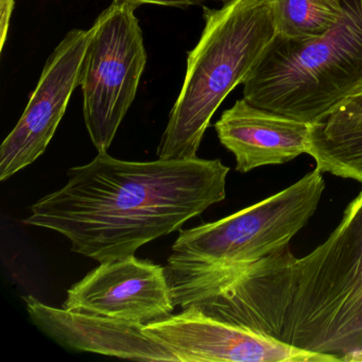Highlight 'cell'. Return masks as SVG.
<instances>
[{
    "label": "cell",
    "instance_id": "obj_1",
    "mask_svg": "<svg viewBox=\"0 0 362 362\" xmlns=\"http://www.w3.org/2000/svg\"><path fill=\"white\" fill-rule=\"evenodd\" d=\"M228 173L218 158L139 163L101 151L69 169L66 185L23 222L63 235L71 251L100 264L128 257L223 201Z\"/></svg>",
    "mask_w": 362,
    "mask_h": 362
},
{
    "label": "cell",
    "instance_id": "obj_2",
    "mask_svg": "<svg viewBox=\"0 0 362 362\" xmlns=\"http://www.w3.org/2000/svg\"><path fill=\"white\" fill-rule=\"evenodd\" d=\"M262 283L267 336L340 360L362 351V190L308 255L262 258Z\"/></svg>",
    "mask_w": 362,
    "mask_h": 362
},
{
    "label": "cell",
    "instance_id": "obj_3",
    "mask_svg": "<svg viewBox=\"0 0 362 362\" xmlns=\"http://www.w3.org/2000/svg\"><path fill=\"white\" fill-rule=\"evenodd\" d=\"M243 86L256 107L322 122L362 90V0H341L339 20L319 37L275 35Z\"/></svg>",
    "mask_w": 362,
    "mask_h": 362
},
{
    "label": "cell",
    "instance_id": "obj_4",
    "mask_svg": "<svg viewBox=\"0 0 362 362\" xmlns=\"http://www.w3.org/2000/svg\"><path fill=\"white\" fill-rule=\"evenodd\" d=\"M204 29L189 52L181 93L158 147L162 160L197 158L205 131L228 95L245 82L276 35L268 0L204 7Z\"/></svg>",
    "mask_w": 362,
    "mask_h": 362
},
{
    "label": "cell",
    "instance_id": "obj_5",
    "mask_svg": "<svg viewBox=\"0 0 362 362\" xmlns=\"http://www.w3.org/2000/svg\"><path fill=\"white\" fill-rule=\"evenodd\" d=\"M325 183L317 169L270 198L223 219L181 230L167 264L232 266L289 245L319 206Z\"/></svg>",
    "mask_w": 362,
    "mask_h": 362
},
{
    "label": "cell",
    "instance_id": "obj_6",
    "mask_svg": "<svg viewBox=\"0 0 362 362\" xmlns=\"http://www.w3.org/2000/svg\"><path fill=\"white\" fill-rule=\"evenodd\" d=\"M136 8L113 0L90 28L80 73L86 129L97 151H107L134 103L147 64Z\"/></svg>",
    "mask_w": 362,
    "mask_h": 362
},
{
    "label": "cell",
    "instance_id": "obj_7",
    "mask_svg": "<svg viewBox=\"0 0 362 362\" xmlns=\"http://www.w3.org/2000/svg\"><path fill=\"white\" fill-rule=\"evenodd\" d=\"M144 332L179 362H334L338 356L305 351L249 328L207 317L194 307L144 325Z\"/></svg>",
    "mask_w": 362,
    "mask_h": 362
},
{
    "label": "cell",
    "instance_id": "obj_8",
    "mask_svg": "<svg viewBox=\"0 0 362 362\" xmlns=\"http://www.w3.org/2000/svg\"><path fill=\"white\" fill-rule=\"evenodd\" d=\"M90 29H73L46 61L39 83L18 124L0 148V180L11 177L45 152L80 86Z\"/></svg>",
    "mask_w": 362,
    "mask_h": 362
},
{
    "label": "cell",
    "instance_id": "obj_9",
    "mask_svg": "<svg viewBox=\"0 0 362 362\" xmlns=\"http://www.w3.org/2000/svg\"><path fill=\"white\" fill-rule=\"evenodd\" d=\"M164 267L134 255L101 262L67 291L63 308L148 324L175 310Z\"/></svg>",
    "mask_w": 362,
    "mask_h": 362
},
{
    "label": "cell",
    "instance_id": "obj_10",
    "mask_svg": "<svg viewBox=\"0 0 362 362\" xmlns=\"http://www.w3.org/2000/svg\"><path fill=\"white\" fill-rule=\"evenodd\" d=\"M23 300L31 321L67 349L139 361L179 362L144 332L145 324L56 308L33 296Z\"/></svg>",
    "mask_w": 362,
    "mask_h": 362
},
{
    "label": "cell",
    "instance_id": "obj_11",
    "mask_svg": "<svg viewBox=\"0 0 362 362\" xmlns=\"http://www.w3.org/2000/svg\"><path fill=\"white\" fill-rule=\"evenodd\" d=\"M311 128L313 124L256 107L245 98L226 110L215 124L220 143L234 154L241 173L308 154Z\"/></svg>",
    "mask_w": 362,
    "mask_h": 362
},
{
    "label": "cell",
    "instance_id": "obj_12",
    "mask_svg": "<svg viewBox=\"0 0 362 362\" xmlns=\"http://www.w3.org/2000/svg\"><path fill=\"white\" fill-rule=\"evenodd\" d=\"M315 169L362 183V117L328 115L311 128Z\"/></svg>",
    "mask_w": 362,
    "mask_h": 362
},
{
    "label": "cell",
    "instance_id": "obj_13",
    "mask_svg": "<svg viewBox=\"0 0 362 362\" xmlns=\"http://www.w3.org/2000/svg\"><path fill=\"white\" fill-rule=\"evenodd\" d=\"M276 35L306 40L328 30L341 14V0H268Z\"/></svg>",
    "mask_w": 362,
    "mask_h": 362
},
{
    "label": "cell",
    "instance_id": "obj_14",
    "mask_svg": "<svg viewBox=\"0 0 362 362\" xmlns=\"http://www.w3.org/2000/svg\"><path fill=\"white\" fill-rule=\"evenodd\" d=\"M117 1L129 4L136 9L141 7V5H148V4L186 9V8L192 7V6H203L206 1H219V3L224 5V4L230 3L232 0H117Z\"/></svg>",
    "mask_w": 362,
    "mask_h": 362
},
{
    "label": "cell",
    "instance_id": "obj_15",
    "mask_svg": "<svg viewBox=\"0 0 362 362\" xmlns=\"http://www.w3.org/2000/svg\"><path fill=\"white\" fill-rule=\"evenodd\" d=\"M329 115L341 117H362V90L341 103Z\"/></svg>",
    "mask_w": 362,
    "mask_h": 362
},
{
    "label": "cell",
    "instance_id": "obj_16",
    "mask_svg": "<svg viewBox=\"0 0 362 362\" xmlns=\"http://www.w3.org/2000/svg\"><path fill=\"white\" fill-rule=\"evenodd\" d=\"M16 0H0V9H1V18H0V48L3 52L9 33L10 21L13 13Z\"/></svg>",
    "mask_w": 362,
    "mask_h": 362
},
{
    "label": "cell",
    "instance_id": "obj_17",
    "mask_svg": "<svg viewBox=\"0 0 362 362\" xmlns=\"http://www.w3.org/2000/svg\"><path fill=\"white\" fill-rule=\"evenodd\" d=\"M341 361L362 362V351H357V353L344 356V357L341 358Z\"/></svg>",
    "mask_w": 362,
    "mask_h": 362
}]
</instances>
